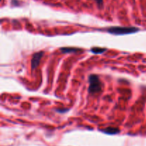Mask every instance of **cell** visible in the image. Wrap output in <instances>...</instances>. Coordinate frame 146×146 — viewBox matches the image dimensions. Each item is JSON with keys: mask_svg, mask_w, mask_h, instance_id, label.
Masks as SVG:
<instances>
[{"mask_svg": "<svg viewBox=\"0 0 146 146\" xmlns=\"http://www.w3.org/2000/svg\"><path fill=\"white\" fill-rule=\"evenodd\" d=\"M106 50V48H97V47L91 48V51H92V52H94V54H101V53H103L104 51H105Z\"/></svg>", "mask_w": 146, "mask_h": 146, "instance_id": "6", "label": "cell"}, {"mask_svg": "<svg viewBox=\"0 0 146 146\" xmlns=\"http://www.w3.org/2000/svg\"><path fill=\"white\" fill-rule=\"evenodd\" d=\"M78 49L75 48H61V51L64 53H71V52H74V51H77Z\"/></svg>", "mask_w": 146, "mask_h": 146, "instance_id": "5", "label": "cell"}, {"mask_svg": "<svg viewBox=\"0 0 146 146\" xmlns=\"http://www.w3.org/2000/svg\"><path fill=\"white\" fill-rule=\"evenodd\" d=\"M96 1L97 4L98 5V7H101L103 6V4H104V0H95Z\"/></svg>", "mask_w": 146, "mask_h": 146, "instance_id": "7", "label": "cell"}, {"mask_svg": "<svg viewBox=\"0 0 146 146\" xmlns=\"http://www.w3.org/2000/svg\"><path fill=\"white\" fill-rule=\"evenodd\" d=\"M44 53L43 51H39V52H37L36 54H34L33 55L32 58H31V68L32 69H35L37 66L39 64L40 61H41V58H42L43 55H44Z\"/></svg>", "mask_w": 146, "mask_h": 146, "instance_id": "3", "label": "cell"}, {"mask_svg": "<svg viewBox=\"0 0 146 146\" xmlns=\"http://www.w3.org/2000/svg\"><path fill=\"white\" fill-rule=\"evenodd\" d=\"M89 81V87H88V92L90 94H96L100 92L102 89V84L100 81L98 76L92 74L88 78Z\"/></svg>", "mask_w": 146, "mask_h": 146, "instance_id": "1", "label": "cell"}, {"mask_svg": "<svg viewBox=\"0 0 146 146\" xmlns=\"http://www.w3.org/2000/svg\"><path fill=\"white\" fill-rule=\"evenodd\" d=\"M138 31V29L136 27H114L108 29V31L110 34H115V35H124V34H129L135 33Z\"/></svg>", "mask_w": 146, "mask_h": 146, "instance_id": "2", "label": "cell"}, {"mask_svg": "<svg viewBox=\"0 0 146 146\" xmlns=\"http://www.w3.org/2000/svg\"><path fill=\"white\" fill-rule=\"evenodd\" d=\"M104 133L109 135H113V134H117L120 132V130L118 128H114V127H108L106 129L102 130Z\"/></svg>", "mask_w": 146, "mask_h": 146, "instance_id": "4", "label": "cell"}, {"mask_svg": "<svg viewBox=\"0 0 146 146\" xmlns=\"http://www.w3.org/2000/svg\"><path fill=\"white\" fill-rule=\"evenodd\" d=\"M68 111V109H65V110H57V111L58 112H60V113H64L65 111Z\"/></svg>", "mask_w": 146, "mask_h": 146, "instance_id": "8", "label": "cell"}]
</instances>
